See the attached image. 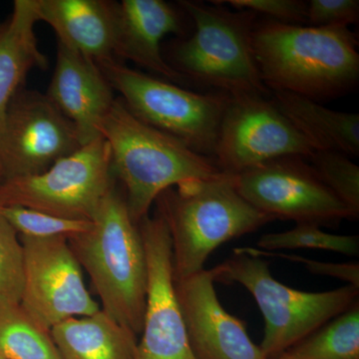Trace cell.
<instances>
[{
  "mask_svg": "<svg viewBox=\"0 0 359 359\" xmlns=\"http://www.w3.org/2000/svg\"><path fill=\"white\" fill-rule=\"evenodd\" d=\"M98 132L110 148L111 167L125 187V200L135 224L148 216L161 194L224 173L205 157L132 114L121 98L115 99Z\"/></svg>",
  "mask_w": 359,
  "mask_h": 359,
  "instance_id": "2",
  "label": "cell"
},
{
  "mask_svg": "<svg viewBox=\"0 0 359 359\" xmlns=\"http://www.w3.org/2000/svg\"><path fill=\"white\" fill-rule=\"evenodd\" d=\"M240 195L275 219L295 224L334 226L354 214L325 183L304 158H278L233 176Z\"/></svg>",
  "mask_w": 359,
  "mask_h": 359,
  "instance_id": "9",
  "label": "cell"
},
{
  "mask_svg": "<svg viewBox=\"0 0 359 359\" xmlns=\"http://www.w3.org/2000/svg\"><path fill=\"white\" fill-rule=\"evenodd\" d=\"M238 11H249L266 14L271 20L287 25H302L308 23V2L302 0H216Z\"/></svg>",
  "mask_w": 359,
  "mask_h": 359,
  "instance_id": "27",
  "label": "cell"
},
{
  "mask_svg": "<svg viewBox=\"0 0 359 359\" xmlns=\"http://www.w3.org/2000/svg\"><path fill=\"white\" fill-rule=\"evenodd\" d=\"M278 358L359 359V302Z\"/></svg>",
  "mask_w": 359,
  "mask_h": 359,
  "instance_id": "22",
  "label": "cell"
},
{
  "mask_svg": "<svg viewBox=\"0 0 359 359\" xmlns=\"http://www.w3.org/2000/svg\"><path fill=\"white\" fill-rule=\"evenodd\" d=\"M313 169L325 184L359 216V167L348 156L334 151H316L311 158Z\"/></svg>",
  "mask_w": 359,
  "mask_h": 359,
  "instance_id": "25",
  "label": "cell"
},
{
  "mask_svg": "<svg viewBox=\"0 0 359 359\" xmlns=\"http://www.w3.org/2000/svg\"><path fill=\"white\" fill-rule=\"evenodd\" d=\"M210 271L215 283H238L254 297L264 320L259 348L268 359L278 358L358 302L359 289L353 285L321 292L292 289L271 276L266 259L241 248Z\"/></svg>",
  "mask_w": 359,
  "mask_h": 359,
  "instance_id": "6",
  "label": "cell"
},
{
  "mask_svg": "<svg viewBox=\"0 0 359 359\" xmlns=\"http://www.w3.org/2000/svg\"><path fill=\"white\" fill-rule=\"evenodd\" d=\"M316 152L273 101L230 96L212 159L223 173L235 176L268 161L289 156L311 159Z\"/></svg>",
  "mask_w": 359,
  "mask_h": 359,
  "instance_id": "11",
  "label": "cell"
},
{
  "mask_svg": "<svg viewBox=\"0 0 359 359\" xmlns=\"http://www.w3.org/2000/svg\"><path fill=\"white\" fill-rule=\"evenodd\" d=\"M88 273L102 311L134 334H141L147 301L145 248L126 200L113 188L88 231L68 241Z\"/></svg>",
  "mask_w": 359,
  "mask_h": 359,
  "instance_id": "3",
  "label": "cell"
},
{
  "mask_svg": "<svg viewBox=\"0 0 359 359\" xmlns=\"http://www.w3.org/2000/svg\"><path fill=\"white\" fill-rule=\"evenodd\" d=\"M147 261V301L135 359H197L177 299L171 236L162 215L138 224Z\"/></svg>",
  "mask_w": 359,
  "mask_h": 359,
  "instance_id": "13",
  "label": "cell"
},
{
  "mask_svg": "<svg viewBox=\"0 0 359 359\" xmlns=\"http://www.w3.org/2000/svg\"><path fill=\"white\" fill-rule=\"evenodd\" d=\"M62 359H135L137 335L102 309L68 318L50 330Z\"/></svg>",
  "mask_w": 359,
  "mask_h": 359,
  "instance_id": "20",
  "label": "cell"
},
{
  "mask_svg": "<svg viewBox=\"0 0 359 359\" xmlns=\"http://www.w3.org/2000/svg\"><path fill=\"white\" fill-rule=\"evenodd\" d=\"M248 254L266 257H280L292 263L301 264L306 266L309 273L313 275L330 276L348 283V285L359 289V264L358 263H327V262L314 261L309 257L295 254H287L282 252H266L257 248H241Z\"/></svg>",
  "mask_w": 359,
  "mask_h": 359,
  "instance_id": "28",
  "label": "cell"
},
{
  "mask_svg": "<svg viewBox=\"0 0 359 359\" xmlns=\"http://www.w3.org/2000/svg\"><path fill=\"white\" fill-rule=\"evenodd\" d=\"M195 23V32L172 50L171 65L182 76L231 97L263 96L264 85L252 50L257 15L231 11L222 4L180 1Z\"/></svg>",
  "mask_w": 359,
  "mask_h": 359,
  "instance_id": "5",
  "label": "cell"
},
{
  "mask_svg": "<svg viewBox=\"0 0 359 359\" xmlns=\"http://www.w3.org/2000/svg\"><path fill=\"white\" fill-rule=\"evenodd\" d=\"M23 266L20 235L0 215V302H20Z\"/></svg>",
  "mask_w": 359,
  "mask_h": 359,
  "instance_id": "26",
  "label": "cell"
},
{
  "mask_svg": "<svg viewBox=\"0 0 359 359\" xmlns=\"http://www.w3.org/2000/svg\"><path fill=\"white\" fill-rule=\"evenodd\" d=\"M358 36L346 26L256 22L252 50L266 88L313 99L335 98L358 83Z\"/></svg>",
  "mask_w": 359,
  "mask_h": 359,
  "instance_id": "1",
  "label": "cell"
},
{
  "mask_svg": "<svg viewBox=\"0 0 359 359\" xmlns=\"http://www.w3.org/2000/svg\"><path fill=\"white\" fill-rule=\"evenodd\" d=\"M98 66L132 114L198 154L214 158L230 96L196 93L132 69L117 59Z\"/></svg>",
  "mask_w": 359,
  "mask_h": 359,
  "instance_id": "7",
  "label": "cell"
},
{
  "mask_svg": "<svg viewBox=\"0 0 359 359\" xmlns=\"http://www.w3.org/2000/svg\"><path fill=\"white\" fill-rule=\"evenodd\" d=\"M39 21L58 43L98 63L116 59L119 4L106 0H34Z\"/></svg>",
  "mask_w": 359,
  "mask_h": 359,
  "instance_id": "17",
  "label": "cell"
},
{
  "mask_svg": "<svg viewBox=\"0 0 359 359\" xmlns=\"http://www.w3.org/2000/svg\"><path fill=\"white\" fill-rule=\"evenodd\" d=\"M2 179H4V177H2L1 171H0V182L2 181Z\"/></svg>",
  "mask_w": 359,
  "mask_h": 359,
  "instance_id": "30",
  "label": "cell"
},
{
  "mask_svg": "<svg viewBox=\"0 0 359 359\" xmlns=\"http://www.w3.org/2000/svg\"><path fill=\"white\" fill-rule=\"evenodd\" d=\"M0 215L18 235L27 238H60L69 241L88 231L92 224V221L58 218L18 205H0Z\"/></svg>",
  "mask_w": 359,
  "mask_h": 359,
  "instance_id": "24",
  "label": "cell"
},
{
  "mask_svg": "<svg viewBox=\"0 0 359 359\" xmlns=\"http://www.w3.org/2000/svg\"><path fill=\"white\" fill-rule=\"evenodd\" d=\"M37 22L34 0H15L11 15L0 20V122L30 71L48 66L35 34Z\"/></svg>",
  "mask_w": 359,
  "mask_h": 359,
  "instance_id": "18",
  "label": "cell"
},
{
  "mask_svg": "<svg viewBox=\"0 0 359 359\" xmlns=\"http://www.w3.org/2000/svg\"><path fill=\"white\" fill-rule=\"evenodd\" d=\"M20 238L25 257L20 304L37 323L50 330L68 318L100 311L67 240Z\"/></svg>",
  "mask_w": 359,
  "mask_h": 359,
  "instance_id": "12",
  "label": "cell"
},
{
  "mask_svg": "<svg viewBox=\"0 0 359 359\" xmlns=\"http://www.w3.org/2000/svg\"><path fill=\"white\" fill-rule=\"evenodd\" d=\"M273 103L316 151L359 155V115L323 107L318 101L283 90H271Z\"/></svg>",
  "mask_w": 359,
  "mask_h": 359,
  "instance_id": "19",
  "label": "cell"
},
{
  "mask_svg": "<svg viewBox=\"0 0 359 359\" xmlns=\"http://www.w3.org/2000/svg\"><path fill=\"white\" fill-rule=\"evenodd\" d=\"M113 92L95 61L58 43L45 95L74 125L83 145L100 137L98 127L114 103Z\"/></svg>",
  "mask_w": 359,
  "mask_h": 359,
  "instance_id": "15",
  "label": "cell"
},
{
  "mask_svg": "<svg viewBox=\"0 0 359 359\" xmlns=\"http://www.w3.org/2000/svg\"><path fill=\"white\" fill-rule=\"evenodd\" d=\"M276 359H278V358H276Z\"/></svg>",
  "mask_w": 359,
  "mask_h": 359,
  "instance_id": "31",
  "label": "cell"
},
{
  "mask_svg": "<svg viewBox=\"0 0 359 359\" xmlns=\"http://www.w3.org/2000/svg\"><path fill=\"white\" fill-rule=\"evenodd\" d=\"M110 148L102 136L58 160L43 173L0 182V205H18L58 218L92 221L114 188Z\"/></svg>",
  "mask_w": 359,
  "mask_h": 359,
  "instance_id": "8",
  "label": "cell"
},
{
  "mask_svg": "<svg viewBox=\"0 0 359 359\" xmlns=\"http://www.w3.org/2000/svg\"><path fill=\"white\" fill-rule=\"evenodd\" d=\"M168 34H183L176 9L163 0H123L118 11L115 57L158 73L180 84L186 78L163 57L161 42Z\"/></svg>",
  "mask_w": 359,
  "mask_h": 359,
  "instance_id": "16",
  "label": "cell"
},
{
  "mask_svg": "<svg viewBox=\"0 0 359 359\" xmlns=\"http://www.w3.org/2000/svg\"><path fill=\"white\" fill-rule=\"evenodd\" d=\"M257 249L266 252L282 250L313 249L330 250L348 257L359 255L358 236L334 235L321 230L313 224H297L294 229L282 233L262 236L257 243Z\"/></svg>",
  "mask_w": 359,
  "mask_h": 359,
  "instance_id": "23",
  "label": "cell"
},
{
  "mask_svg": "<svg viewBox=\"0 0 359 359\" xmlns=\"http://www.w3.org/2000/svg\"><path fill=\"white\" fill-rule=\"evenodd\" d=\"M0 359H62L50 330L20 302H0Z\"/></svg>",
  "mask_w": 359,
  "mask_h": 359,
  "instance_id": "21",
  "label": "cell"
},
{
  "mask_svg": "<svg viewBox=\"0 0 359 359\" xmlns=\"http://www.w3.org/2000/svg\"><path fill=\"white\" fill-rule=\"evenodd\" d=\"M156 203L171 236L175 282L204 271L224 243L273 221L240 195L233 175L168 189Z\"/></svg>",
  "mask_w": 359,
  "mask_h": 359,
  "instance_id": "4",
  "label": "cell"
},
{
  "mask_svg": "<svg viewBox=\"0 0 359 359\" xmlns=\"http://www.w3.org/2000/svg\"><path fill=\"white\" fill-rule=\"evenodd\" d=\"M82 146L74 125L48 97L21 89L0 122L2 180L43 173Z\"/></svg>",
  "mask_w": 359,
  "mask_h": 359,
  "instance_id": "10",
  "label": "cell"
},
{
  "mask_svg": "<svg viewBox=\"0 0 359 359\" xmlns=\"http://www.w3.org/2000/svg\"><path fill=\"white\" fill-rule=\"evenodd\" d=\"M211 271L176 280L177 299L197 359H268L250 339L245 323L222 306Z\"/></svg>",
  "mask_w": 359,
  "mask_h": 359,
  "instance_id": "14",
  "label": "cell"
},
{
  "mask_svg": "<svg viewBox=\"0 0 359 359\" xmlns=\"http://www.w3.org/2000/svg\"><path fill=\"white\" fill-rule=\"evenodd\" d=\"M359 20L358 0H311L308 2V23L313 27L355 25Z\"/></svg>",
  "mask_w": 359,
  "mask_h": 359,
  "instance_id": "29",
  "label": "cell"
}]
</instances>
